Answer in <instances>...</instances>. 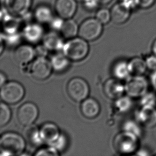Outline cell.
I'll use <instances>...</instances> for the list:
<instances>
[{
  "label": "cell",
  "instance_id": "obj_5",
  "mask_svg": "<svg viewBox=\"0 0 156 156\" xmlns=\"http://www.w3.org/2000/svg\"><path fill=\"white\" fill-rule=\"evenodd\" d=\"M89 91L88 84L80 77L72 78L67 85L68 94L75 101H82L86 99L88 97Z\"/></svg>",
  "mask_w": 156,
  "mask_h": 156
},
{
  "label": "cell",
  "instance_id": "obj_14",
  "mask_svg": "<svg viewBox=\"0 0 156 156\" xmlns=\"http://www.w3.org/2000/svg\"><path fill=\"white\" fill-rule=\"evenodd\" d=\"M139 123L147 127H153L156 125V109L154 107L144 106L137 114Z\"/></svg>",
  "mask_w": 156,
  "mask_h": 156
},
{
  "label": "cell",
  "instance_id": "obj_36",
  "mask_svg": "<svg viewBox=\"0 0 156 156\" xmlns=\"http://www.w3.org/2000/svg\"><path fill=\"white\" fill-rule=\"evenodd\" d=\"M120 2L130 10L139 5V0H120Z\"/></svg>",
  "mask_w": 156,
  "mask_h": 156
},
{
  "label": "cell",
  "instance_id": "obj_41",
  "mask_svg": "<svg viewBox=\"0 0 156 156\" xmlns=\"http://www.w3.org/2000/svg\"><path fill=\"white\" fill-rule=\"evenodd\" d=\"M4 49V43L2 38L0 37V55H1Z\"/></svg>",
  "mask_w": 156,
  "mask_h": 156
},
{
  "label": "cell",
  "instance_id": "obj_32",
  "mask_svg": "<svg viewBox=\"0 0 156 156\" xmlns=\"http://www.w3.org/2000/svg\"><path fill=\"white\" fill-rule=\"evenodd\" d=\"M59 151H58L54 147H50L47 148H42L38 150L35 153V156H58Z\"/></svg>",
  "mask_w": 156,
  "mask_h": 156
},
{
  "label": "cell",
  "instance_id": "obj_26",
  "mask_svg": "<svg viewBox=\"0 0 156 156\" xmlns=\"http://www.w3.org/2000/svg\"><path fill=\"white\" fill-rule=\"evenodd\" d=\"M114 105L118 112L124 113L131 109L133 105V102L128 95L127 97L122 96L116 99Z\"/></svg>",
  "mask_w": 156,
  "mask_h": 156
},
{
  "label": "cell",
  "instance_id": "obj_27",
  "mask_svg": "<svg viewBox=\"0 0 156 156\" xmlns=\"http://www.w3.org/2000/svg\"><path fill=\"white\" fill-rule=\"evenodd\" d=\"M11 112L6 104L0 102V127L6 125L11 119Z\"/></svg>",
  "mask_w": 156,
  "mask_h": 156
},
{
  "label": "cell",
  "instance_id": "obj_38",
  "mask_svg": "<svg viewBox=\"0 0 156 156\" xmlns=\"http://www.w3.org/2000/svg\"><path fill=\"white\" fill-rule=\"evenodd\" d=\"M48 50L46 49L43 45H42L37 48L35 50V53H38L39 57H45V55H46Z\"/></svg>",
  "mask_w": 156,
  "mask_h": 156
},
{
  "label": "cell",
  "instance_id": "obj_24",
  "mask_svg": "<svg viewBox=\"0 0 156 156\" xmlns=\"http://www.w3.org/2000/svg\"><path fill=\"white\" fill-rule=\"evenodd\" d=\"M112 73L114 77L119 80L127 79L131 75L129 72L128 63L124 61H118L115 63Z\"/></svg>",
  "mask_w": 156,
  "mask_h": 156
},
{
  "label": "cell",
  "instance_id": "obj_6",
  "mask_svg": "<svg viewBox=\"0 0 156 156\" xmlns=\"http://www.w3.org/2000/svg\"><path fill=\"white\" fill-rule=\"evenodd\" d=\"M125 92L131 98H141L148 91V83L142 75L133 76L127 79Z\"/></svg>",
  "mask_w": 156,
  "mask_h": 156
},
{
  "label": "cell",
  "instance_id": "obj_43",
  "mask_svg": "<svg viewBox=\"0 0 156 156\" xmlns=\"http://www.w3.org/2000/svg\"><path fill=\"white\" fill-rule=\"evenodd\" d=\"M152 51L154 55H155L156 56V40L154 41V42L153 43L152 46Z\"/></svg>",
  "mask_w": 156,
  "mask_h": 156
},
{
  "label": "cell",
  "instance_id": "obj_8",
  "mask_svg": "<svg viewBox=\"0 0 156 156\" xmlns=\"http://www.w3.org/2000/svg\"><path fill=\"white\" fill-rule=\"evenodd\" d=\"M50 61L44 57H39L31 64L30 73L38 80H44L48 78L53 70Z\"/></svg>",
  "mask_w": 156,
  "mask_h": 156
},
{
  "label": "cell",
  "instance_id": "obj_28",
  "mask_svg": "<svg viewBox=\"0 0 156 156\" xmlns=\"http://www.w3.org/2000/svg\"><path fill=\"white\" fill-rule=\"evenodd\" d=\"M124 131L129 132L139 137L141 135V129L139 125L133 120H128L124 122L123 125Z\"/></svg>",
  "mask_w": 156,
  "mask_h": 156
},
{
  "label": "cell",
  "instance_id": "obj_21",
  "mask_svg": "<svg viewBox=\"0 0 156 156\" xmlns=\"http://www.w3.org/2000/svg\"><path fill=\"white\" fill-rule=\"evenodd\" d=\"M70 59L64 54L57 53L54 55L50 62L53 69L57 72L65 71L70 66Z\"/></svg>",
  "mask_w": 156,
  "mask_h": 156
},
{
  "label": "cell",
  "instance_id": "obj_13",
  "mask_svg": "<svg viewBox=\"0 0 156 156\" xmlns=\"http://www.w3.org/2000/svg\"><path fill=\"white\" fill-rule=\"evenodd\" d=\"M6 7L15 16L25 15L30 9L32 0H6Z\"/></svg>",
  "mask_w": 156,
  "mask_h": 156
},
{
  "label": "cell",
  "instance_id": "obj_30",
  "mask_svg": "<svg viewBox=\"0 0 156 156\" xmlns=\"http://www.w3.org/2000/svg\"><path fill=\"white\" fill-rule=\"evenodd\" d=\"M140 103L142 107H155L156 105V96L154 93L147 92L142 97Z\"/></svg>",
  "mask_w": 156,
  "mask_h": 156
},
{
  "label": "cell",
  "instance_id": "obj_4",
  "mask_svg": "<svg viewBox=\"0 0 156 156\" xmlns=\"http://www.w3.org/2000/svg\"><path fill=\"white\" fill-rule=\"evenodd\" d=\"M25 91L19 83L11 81L0 89V98L6 104H16L23 99Z\"/></svg>",
  "mask_w": 156,
  "mask_h": 156
},
{
  "label": "cell",
  "instance_id": "obj_16",
  "mask_svg": "<svg viewBox=\"0 0 156 156\" xmlns=\"http://www.w3.org/2000/svg\"><path fill=\"white\" fill-rule=\"evenodd\" d=\"M101 107L97 100L91 98H87L82 101L81 112L86 118H95L99 115Z\"/></svg>",
  "mask_w": 156,
  "mask_h": 156
},
{
  "label": "cell",
  "instance_id": "obj_7",
  "mask_svg": "<svg viewBox=\"0 0 156 156\" xmlns=\"http://www.w3.org/2000/svg\"><path fill=\"white\" fill-rule=\"evenodd\" d=\"M102 30V23L97 19L90 18L84 20L81 24L78 33L80 37L87 41H91L98 38Z\"/></svg>",
  "mask_w": 156,
  "mask_h": 156
},
{
  "label": "cell",
  "instance_id": "obj_33",
  "mask_svg": "<svg viewBox=\"0 0 156 156\" xmlns=\"http://www.w3.org/2000/svg\"><path fill=\"white\" fill-rule=\"evenodd\" d=\"M61 17H58V18H54L52 20L50 21L51 27L53 28V30H60L61 29L62 26L63 25L64 21Z\"/></svg>",
  "mask_w": 156,
  "mask_h": 156
},
{
  "label": "cell",
  "instance_id": "obj_40",
  "mask_svg": "<svg viewBox=\"0 0 156 156\" xmlns=\"http://www.w3.org/2000/svg\"><path fill=\"white\" fill-rule=\"evenodd\" d=\"M6 77L3 73L0 72V89L6 83Z\"/></svg>",
  "mask_w": 156,
  "mask_h": 156
},
{
  "label": "cell",
  "instance_id": "obj_39",
  "mask_svg": "<svg viewBox=\"0 0 156 156\" xmlns=\"http://www.w3.org/2000/svg\"><path fill=\"white\" fill-rule=\"evenodd\" d=\"M150 81L153 87L156 90V70H154L151 75Z\"/></svg>",
  "mask_w": 156,
  "mask_h": 156
},
{
  "label": "cell",
  "instance_id": "obj_9",
  "mask_svg": "<svg viewBox=\"0 0 156 156\" xmlns=\"http://www.w3.org/2000/svg\"><path fill=\"white\" fill-rule=\"evenodd\" d=\"M39 115V110L35 104L26 102L21 105L17 112V119L24 126L32 125Z\"/></svg>",
  "mask_w": 156,
  "mask_h": 156
},
{
  "label": "cell",
  "instance_id": "obj_10",
  "mask_svg": "<svg viewBox=\"0 0 156 156\" xmlns=\"http://www.w3.org/2000/svg\"><path fill=\"white\" fill-rule=\"evenodd\" d=\"M76 0H56L55 9L58 16L62 19H71L76 10Z\"/></svg>",
  "mask_w": 156,
  "mask_h": 156
},
{
  "label": "cell",
  "instance_id": "obj_2",
  "mask_svg": "<svg viewBox=\"0 0 156 156\" xmlns=\"http://www.w3.org/2000/svg\"><path fill=\"white\" fill-rule=\"evenodd\" d=\"M87 41L79 38H71L64 45L63 52L70 60L80 61L84 59L89 52Z\"/></svg>",
  "mask_w": 156,
  "mask_h": 156
},
{
  "label": "cell",
  "instance_id": "obj_31",
  "mask_svg": "<svg viewBox=\"0 0 156 156\" xmlns=\"http://www.w3.org/2000/svg\"><path fill=\"white\" fill-rule=\"evenodd\" d=\"M96 19L102 23H107L111 19V13L108 9H102L97 11Z\"/></svg>",
  "mask_w": 156,
  "mask_h": 156
},
{
  "label": "cell",
  "instance_id": "obj_37",
  "mask_svg": "<svg viewBox=\"0 0 156 156\" xmlns=\"http://www.w3.org/2000/svg\"><path fill=\"white\" fill-rule=\"evenodd\" d=\"M156 0H139V5L143 9H148L154 4Z\"/></svg>",
  "mask_w": 156,
  "mask_h": 156
},
{
  "label": "cell",
  "instance_id": "obj_18",
  "mask_svg": "<svg viewBox=\"0 0 156 156\" xmlns=\"http://www.w3.org/2000/svg\"><path fill=\"white\" fill-rule=\"evenodd\" d=\"M110 13L111 19L114 23L122 24L128 19L131 10L120 2L113 6Z\"/></svg>",
  "mask_w": 156,
  "mask_h": 156
},
{
  "label": "cell",
  "instance_id": "obj_15",
  "mask_svg": "<svg viewBox=\"0 0 156 156\" xmlns=\"http://www.w3.org/2000/svg\"><path fill=\"white\" fill-rule=\"evenodd\" d=\"M40 135L43 141L52 144L61 135L58 127L53 122H46L39 129Z\"/></svg>",
  "mask_w": 156,
  "mask_h": 156
},
{
  "label": "cell",
  "instance_id": "obj_44",
  "mask_svg": "<svg viewBox=\"0 0 156 156\" xmlns=\"http://www.w3.org/2000/svg\"><path fill=\"white\" fill-rule=\"evenodd\" d=\"M77 1H80V2H84L85 0H76Z\"/></svg>",
  "mask_w": 156,
  "mask_h": 156
},
{
  "label": "cell",
  "instance_id": "obj_17",
  "mask_svg": "<svg viewBox=\"0 0 156 156\" xmlns=\"http://www.w3.org/2000/svg\"><path fill=\"white\" fill-rule=\"evenodd\" d=\"M23 36L28 42L36 43L43 37V30L38 23H30L24 28Z\"/></svg>",
  "mask_w": 156,
  "mask_h": 156
},
{
  "label": "cell",
  "instance_id": "obj_34",
  "mask_svg": "<svg viewBox=\"0 0 156 156\" xmlns=\"http://www.w3.org/2000/svg\"><path fill=\"white\" fill-rule=\"evenodd\" d=\"M147 68L153 71L156 70V56L155 55L148 57L146 60Z\"/></svg>",
  "mask_w": 156,
  "mask_h": 156
},
{
  "label": "cell",
  "instance_id": "obj_23",
  "mask_svg": "<svg viewBox=\"0 0 156 156\" xmlns=\"http://www.w3.org/2000/svg\"><path fill=\"white\" fill-rule=\"evenodd\" d=\"M61 36L64 38L71 39L76 36L79 28L76 23L72 19H67L64 22L61 29L59 30Z\"/></svg>",
  "mask_w": 156,
  "mask_h": 156
},
{
  "label": "cell",
  "instance_id": "obj_3",
  "mask_svg": "<svg viewBox=\"0 0 156 156\" xmlns=\"http://www.w3.org/2000/svg\"><path fill=\"white\" fill-rule=\"evenodd\" d=\"M139 137L133 133L123 131L118 134L113 140V146L121 154H128L135 152L139 147Z\"/></svg>",
  "mask_w": 156,
  "mask_h": 156
},
{
  "label": "cell",
  "instance_id": "obj_20",
  "mask_svg": "<svg viewBox=\"0 0 156 156\" xmlns=\"http://www.w3.org/2000/svg\"><path fill=\"white\" fill-rule=\"evenodd\" d=\"M34 15L36 21L41 24L50 23L54 18L51 9L46 5L38 6L35 10Z\"/></svg>",
  "mask_w": 156,
  "mask_h": 156
},
{
  "label": "cell",
  "instance_id": "obj_1",
  "mask_svg": "<svg viewBox=\"0 0 156 156\" xmlns=\"http://www.w3.org/2000/svg\"><path fill=\"white\" fill-rule=\"evenodd\" d=\"M25 147V140L17 133L6 132L0 137V155H19L23 152Z\"/></svg>",
  "mask_w": 156,
  "mask_h": 156
},
{
  "label": "cell",
  "instance_id": "obj_22",
  "mask_svg": "<svg viewBox=\"0 0 156 156\" xmlns=\"http://www.w3.org/2000/svg\"><path fill=\"white\" fill-rule=\"evenodd\" d=\"M128 69L131 75H143L147 69L146 61L143 59L136 57L131 59L128 62Z\"/></svg>",
  "mask_w": 156,
  "mask_h": 156
},
{
  "label": "cell",
  "instance_id": "obj_12",
  "mask_svg": "<svg viewBox=\"0 0 156 156\" xmlns=\"http://www.w3.org/2000/svg\"><path fill=\"white\" fill-rule=\"evenodd\" d=\"M35 55V50L31 45H21L16 49L14 57L17 63L24 66L33 60Z\"/></svg>",
  "mask_w": 156,
  "mask_h": 156
},
{
  "label": "cell",
  "instance_id": "obj_11",
  "mask_svg": "<svg viewBox=\"0 0 156 156\" xmlns=\"http://www.w3.org/2000/svg\"><path fill=\"white\" fill-rule=\"evenodd\" d=\"M104 92L107 97L116 100L123 95L125 92V87L119 80L110 78L104 83Z\"/></svg>",
  "mask_w": 156,
  "mask_h": 156
},
{
  "label": "cell",
  "instance_id": "obj_35",
  "mask_svg": "<svg viewBox=\"0 0 156 156\" xmlns=\"http://www.w3.org/2000/svg\"><path fill=\"white\" fill-rule=\"evenodd\" d=\"M83 3L85 8L89 10H95L99 4L97 0H85Z\"/></svg>",
  "mask_w": 156,
  "mask_h": 156
},
{
  "label": "cell",
  "instance_id": "obj_42",
  "mask_svg": "<svg viewBox=\"0 0 156 156\" xmlns=\"http://www.w3.org/2000/svg\"><path fill=\"white\" fill-rule=\"evenodd\" d=\"M111 1L112 0H97L99 4H102V5H106V4H109Z\"/></svg>",
  "mask_w": 156,
  "mask_h": 156
},
{
  "label": "cell",
  "instance_id": "obj_25",
  "mask_svg": "<svg viewBox=\"0 0 156 156\" xmlns=\"http://www.w3.org/2000/svg\"><path fill=\"white\" fill-rule=\"evenodd\" d=\"M26 131V137L30 144L34 146H39L42 141L40 135L39 129L35 126L30 125Z\"/></svg>",
  "mask_w": 156,
  "mask_h": 156
},
{
  "label": "cell",
  "instance_id": "obj_29",
  "mask_svg": "<svg viewBox=\"0 0 156 156\" xmlns=\"http://www.w3.org/2000/svg\"><path fill=\"white\" fill-rule=\"evenodd\" d=\"M52 147L56 149V150L61 152L65 150L68 145V140L65 135L64 134H61L59 136V137L55 141L51 144Z\"/></svg>",
  "mask_w": 156,
  "mask_h": 156
},
{
  "label": "cell",
  "instance_id": "obj_19",
  "mask_svg": "<svg viewBox=\"0 0 156 156\" xmlns=\"http://www.w3.org/2000/svg\"><path fill=\"white\" fill-rule=\"evenodd\" d=\"M62 37L55 32H50L44 36L43 45L48 50L57 51L62 50L65 44Z\"/></svg>",
  "mask_w": 156,
  "mask_h": 156
}]
</instances>
